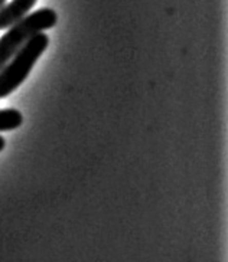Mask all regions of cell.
<instances>
[{"label": "cell", "mask_w": 228, "mask_h": 262, "mask_svg": "<svg viewBox=\"0 0 228 262\" xmlns=\"http://www.w3.org/2000/svg\"><path fill=\"white\" fill-rule=\"evenodd\" d=\"M56 20L58 16L55 10L44 8L31 15H26L8 28V32L0 38V70L32 36L53 28L56 25Z\"/></svg>", "instance_id": "obj_1"}, {"label": "cell", "mask_w": 228, "mask_h": 262, "mask_svg": "<svg viewBox=\"0 0 228 262\" xmlns=\"http://www.w3.org/2000/svg\"><path fill=\"white\" fill-rule=\"evenodd\" d=\"M48 45H49L48 35L41 32L32 36L12 56V59L0 70V98H5L9 94L13 93L28 78L33 65L36 63L39 56L45 52Z\"/></svg>", "instance_id": "obj_2"}, {"label": "cell", "mask_w": 228, "mask_h": 262, "mask_svg": "<svg viewBox=\"0 0 228 262\" xmlns=\"http://www.w3.org/2000/svg\"><path fill=\"white\" fill-rule=\"evenodd\" d=\"M38 0H12L0 8V31H5L31 12Z\"/></svg>", "instance_id": "obj_3"}, {"label": "cell", "mask_w": 228, "mask_h": 262, "mask_svg": "<svg viewBox=\"0 0 228 262\" xmlns=\"http://www.w3.org/2000/svg\"><path fill=\"white\" fill-rule=\"evenodd\" d=\"M23 123L22 113L17 110H0V131H10L21 127Z\"/></svg>", "instance_id": "obj_4"}, {"label": "cell", "mask_w": 228, "mask_h": 262, "mask_svg": "<svg viewBox=\"0 0 228 262\" xmlns=\"http://www.w3.org/2000/svg\"><path fill=\"white\" fill-rule=\"evenodd\" d=\"M5 146H6V141H5V139H3V137L0 136V151H2L3 148H5Z\"/></svg>", "instance_id": "obj_5"}, {"label": "cell", "mask_w": 228, "mask_h": 262, "mask_svg": "<svg viewBox=\"0 0 228 262\" xmlns=\"http://www.w3.org/2000/svg\"><path fill=\"white\" fill-rule=\"evenodd\" d=\"M5 5H6V0H0V8L5 6Z\"/></svg>", "instance_id": "obj_6"}]
</instances>
